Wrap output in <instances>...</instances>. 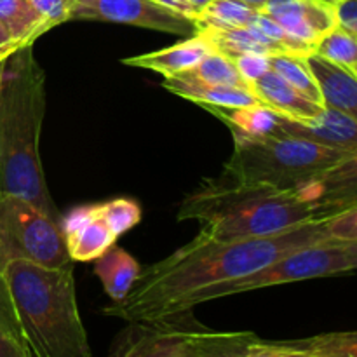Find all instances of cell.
<instances>
[{
	"label": "cell",
	"mask_w": 357,
	"mask_h": 357,
	"mask_svg": "<svg viewBox=\"0 0 357 357\" xmlns=\"http://www.w3.org/2000/svg\"><path fill=\"white\" fill-rule=\"evenodd\" d=\"M326 230L335 243L357 241V206L326 218Z\"/></svg>",
	"instance_id": "obj_29"
},
{
	"label": "cell",
	"mask_w": 357,
	"mask_h": 357,
	"mask_svg": "<svg viewBox=\"0 0 357 357\" xmlns=\"http://www.w3.org/2000/svg\"><path fill=\"white\" fill-rule=\"evenodd\" d=\"M314 54L352 72L357 66V35L337 24L317 40Z\"/></svg>",
	"instance_id": "obj_26"
},
{
	"label": "cell",
	"mask_w": 357,
	"mask_h": 357,
	"mask_svg": "<svg viewBox=\"0 0 357 357\" xmlns=\"http://www.w3.org/2000/svg\"><path fill=\"white\" fill-rule=\"evenodd\" d=\"M199 31L206 35L211 42L216 52L236 59L237 56L250 54H278L279 47L255 24L243 28H199Z\"/></svg>",
	"instance_id": "obj_20"
},
{
	"label": "cell",
	"mask_w": 357,
	"mask_h": 357,
	"mask_svg": "<svg viewBox=\"0 0 357 357\" xmlns=\"http://www.w3.org/2000/svg\"><path fill=\"white\" fill-rule=\"evenodd\" d=\"M188 2H190L192 6H194L195 9H197L199 14H201L202 9H206V7L209 6V2H211V0H188Z\"/></svg>",
	"instance_id": "obj_39"
},
{
	"label": "cell",
	"mask_w": 357,
	"mask_h": 357,
	"mask_svg": "<svg viewBox=\"0 0 357 357\" xmlns=\"http://www.w3.org/2000/svg\"><path fill=\"white\" fill-rule=\"evenodd\" d=\"M211 51H215V49H213L209 38L197 30L180 44L160 49V51L146 52V54L131 56V58L122 59V65L152 70L162 77H173L197 65Z\"/></svg>",
	"instance_id": "obj_15"
},
{
	"label": "cell",
	"mask_w": 357,
	"mask_h": 357,
	"mask_svg": "<svg viewBox=\"0 0 357 357\" xmlns=\"http://www.w3.org/2000/svg\"><path fill=\"white\" fill-rule=\"evenodd\" d=\"M33 357H91L77 305L72 264L58 268L14 260L3 268Z\"/></svg>",
	"instance_id": "obj_4"
},
{
	"label": "cell",
	"mask_w": 357,
	"mask_h": 357,
	"mask_svg": "<svg viewBox=\"0 0 357 357\" xmlns=\"http://www.w3.org/2000/svg\"><path fill=\"white\" fill-rule=\"evenodd\" d=\"M352 72H354V73H356V75H357V66H356V68H354V70H352Z\"/></svg>",
	"instance_id": "obj_41"
},
{
	"label": "cell",
	"mask_w": 357,
	"mask_h": 357,
	"mask_svg": "<svg viewBox=\"0 0 357 357\" xmlns=\"http://www.w3.org/2000/svg\"><path fill=\"white\" fill-rule=\"evenodd\" d=\"M345 253H347L349 264H351L352 271H357V241H352V243H344Z\"/></svg>",
	"instance_id": "obj_36"
},
{
	"label": "cell",
	"mask_w": 357,
	"mask_h": 357,
	"mask_svg": "<svg viewBox=\"0 0 357 357\" xmlns=\"http://www.w3.org/2000/svg\"><path fill=\"white\" fill-rule=\"evenodd\" d=\"M176 77L195 79L208 84H220V86H236L251 89L250 84H248L246 80H244V77L241 75L239 68H237V65L234 63V59H230L229 56L216 51H211L209 54H206L197 65L185 70V72L178 73Z\"/></svg>",
	"instance_id": "obj_24"
},
{
	"label": "cell",
	"mask_w": 357,
	"mask_h": 357,
	"mask_svg": "<svg viewBox=\"0 0 357 357\" xmlns=\"http://www.w3.org/2000/svg\"><path fill=\"white\" fill-rule=\"evenodd\" d=\"M232 138L234 152L223 167L225 180L281 190H302L351 153L288 135Z\"/></svg>",
	"instance_id": "obj_5"
},
{
	"label": "cell",
	"mask_w": 357,
	"mask_h": 357,
	"mask_svg": "<svg viewBox=\"0 0 357 357\" xmlns=\"http://www.w3.org/2000/svg\"><path fill=\"white\" fill-rule=\"evenodd\" d=\"M260 10L237 2V0H211L206 9L195 17L199 28H243L253 24Z\"/></svg>",
	"instance_id": "obj_25"
},
{
	"label": "cell",
	"mask_w": 357,
	"mask_h": 357,
	"mask_svg": "<svg viewBox=\"0 0 357 357\" xmlns=\"http://www.w3.org/2000/svg\"><path fill=\"white\" fill-rule=\"evenodd\" d=\"M45 114V75L33 44L7 58L0 86V192L14 194L59 222L38 152Z\"/></svg>",
	"instance_id": "obj_2"
},
{
	"label": "cell",
	"mask_w": 357,
	"mask_h": 357,
	"mask_svg": "<svg viewBox=\"0 0 357 357\" xmlns=\"http://www.w3.org/2000/svg\"><path fill=\"white\" fill-rule=\"evenodd\" d=\"M100 211L112 230L117 234V237L129 232L142 220V209L138 202L131 199H114V201L103 202L100 204Z\"/></svg>",
	"instance_id": "obj_27"
},
{
	"label": "cell",
	"mask_w": 357,
	"mask_h": 357,
	"mask_svg": "<svg viewBox=\"0 0 357 357\" xmlns=\"http://www.w3.org/2000/svg\"><path fill=\"white\" fill-rule=\"evenodd\" d=\"M237 2L244 3V6H250L257 10H264L265 6L268 3V0H237Z\"/></svg>",
	"instance_id": "obj_38"
},
{
	"label": "cell",
	"mask_w": 357,
	"mask_h": 357,
	"mask_svg": "<svg viewBox=\"0 0 357 357\" xmlns=\"http://www.w3.org/2000/svg\"><path fill=\"white\" fill-rule=\"evenodd\" d=\"M38 14L45 20L49 28L68 21V10L72 0H30Z\"/></svg>",
	"instance_id": "obj_30"
},
{
	"label": "cell",
	"mask_w": 357,
	"mask_h": 357,
	"mask_svg": "<svg viewBox=\"0 0 357 357\" xmlns=\"http://www.w3.org/2000/svg\"><path fill=\"white\" fill-rule=\"evenodd\" d=\"M268 65L274 72H278L288 84H291L300 94L307 96L316 103H323L319 84L307 63V56L289 54V52H278L268 54Z\"/></svg>",
	"instance_id": "obj_23"
},
{
	"label": "cell",
	"mask_w": 357,
	"mask_h": 357,
	"mask_svg": "<svg viewBox=\"0 0 357 357\" xmlns=\"http://www.w3.org/2000/svg\"><path fill=\"white\" fill-rule=\"evenodd\" d=\"M335 2H337V3H338V2H342V0H335Z\"/></svg>",
	"instance_id": "obj_42"
},
{
	"label": "cell",
	"mask_w": 357,
	"mask_h": 357,
	"mask_svg": "<svg viewBox=\"0 0 357 357\" xmlns=\"http://www.w3.org/2000/svg\"><path fill=\"white\" fill-rule=\"evenodd\" d=\"M347 272L354 271L349 264L344 243H324L316 244V246H307L284 255L279 260L272 261V264L265 265V267L258 268L251 274L243 275V278L229 279V281L206 286V288L188 293L171 307L167 316L183 312V310H194V307L199 303L211 302V300L223 298V296L239 295V293L271 288V286L288 284V282L307 281V279L340 275L347 274Z\"/></svg>",
	"instance_id": "obj_7"
},
{
	"label": "cell",
	"mask_w": 357,
	"mask_h": 357,
	"mask_svg": "<svg viewBox=\"0 0 357 357\" xmlns=\"http://www.w3.org/2000/svg\"><path fill=\"white\" fill-rule=\"evenodd\" d=\"M0 21L10 31L13 40L20 44H33L42 33L51 30L30 0H0Z\"/></svg>",
	"instance_id": "obj_22"
},
{
	"label": "cell",
	"mask_w": 357,
	"mask_h": 357,
	"mask_svg": "<svg viewBox=\"0 0 357 357\" xmlns=\"http://www.w3.org/2000/svg\"><path fill=\"white\" fill-rule=\"evenodd\" d=\"M190 310L152 321H135L114 342L112 356L250 357L253 345L260 340L248 331L208 330L188 316Z\"/></svg>",
	"instance_id": "obj_6"
},
{
	"label": "cell",
	"mask_w": 357,
	"mask_h": 357,
	"mask_svg": "<svg viewBox=\"0 0 357 357\" xmlns=\"http://www.w3.org/2000/svg\"><path fill=\"white\" fill-rule=\"evenodd\" d=\"M321 2H326V3H331V6H337V2H335V0H321Z\"/></svg>",
	"instance_id": "obj_40"
},
{
	"label": "cell",
	"mask_w": 357,
	"mask_h": 357,
	"mask_svg": "<svg viewBox=\"0 0 357 357\" xmlns=\"http://www.w3.org/2000/svg\"><path fill=\"white\" fill-rule=\"evenodd\" d=\"M155 2L162 3V6L169 7V9L176 10V13H180V14H183V16L192 17V20H195V17L199 16L197 9H195V7L192 6L188 0H155Z\"/></svg>",
	"instance_id": "obj_34"
},
{
	"label": "cell",
	"mask_w": 357,
	"mask_h": 357,
	"mask_svg": "<svg viewBox=\"0 0 357 357\" xmlns=\"http://www.w3.org/2000/svg\"><path fill=\"white\" fill-rule=\"evenodd\" d=\"M178 220H194L199 234L211 239L237 241L274 236L316 218L298 190L227 180L208 181L192 192L181 202Z\"/></svg>",
	"instance_id": "obj_3"
},
{
	"label": "cell",
	"mask_w": 357,
	"mask_h": 357,
	"mask_svg": "<svg viewBox=\"0 0 357 357\" xmlns=\"http://www.w3.org/2000/svg\"><path fill=\"white\" fill-rule=\"evenodd\" d=\"M14 260L49 268L72 264L59 222L26 199L0 192V268Z\"/></svg>",
	"instance_id": "obj_8"
},
{
	"label": "cell",
	"mask_w": 357,
	"mask_h": 357,
	"mask_svg": "<svg viewBox=\"0 0 357 357\" xmlns=\"http://www.w3.org/2000/svg\"><path fill=\"white\" fill-rule=\"evenodd\" d=\"M250 357H357V330L289 342L258 340Z\"/></svg>",
	"instance_id": "obj_14"
},
{
	"label": "cell",
	"mask_w": 357,
	"mask_h": 357,
	"mask_svg": "<svg viewBox=\"0 0 357 357\" xmlns=\"http://www.w3.org/2000/svg\"><path fill=\"white\" fill-rule=\"evenodd\" d=\"M298 192L312 204L316 220L357 206V149Z\"/></svg>",
	"instance_id": "obj_10"
},
{
	"label": "cell",
	"mask_w": 357,
	"mask_h": 357,
	"mask_svg": "<svg viewBox=\"0 0 357 357\" xmlns=\"http://www.w3.org/2000/svg\"><path fill=\"white\" fill-rule=\"evenodd\" d=\"M94 272L100 278L105 293L112 302L117 303L129 295L142 268L128 251L112 246L107 253L94 260Z\"/></svg>",
	"instance_id": "obj_19"
},
{
	"label": "cell",
	"mask_w": 357,
	"mask_h": 357,
	"mask_svg": "<svg viewBox=\"0 0 357 357\" xmlns=\"http://www.w3.org/2000/svg\"><path fill=\"white\" fill-rule=\"evenodd\" d=\"M338 24L357 35V0H342L337 3Z\"/></svg>",
	"instance_id": "obj_32"
},
{
	"label": "cell",
	"mask_w": 357,
	"mask_h": 357,
	"mask_svg": "<svg viewBox=\"0 0 357 357\" xmlns=\"http://www.w3.org/2000/svg\"><path fill=\"white\" fill-rule=\"evenodd\" d=\"M310 70L319 84L324 107L344 112L357 121V75L351 70L333 65L317 54L307 56Z\"/></svg>",
	"instance_id": "obj_16"
},
{
	"label": "cell",
	"mask_w": 357,
	"mask_h": 357,
	"mask_svg": "<svg viewBox=\"0 0 357 357\" xmlns=\"http://www.w3.org/2000/svg\"><path fill=\"white\" fill-rule=\"evenodd\" d=\"M0 330L10 335L21 347L26 349L30 357H33L30 351V345L26 342V337H24L23 328H21L20 317H17L16 307H14L13 293H10L9 282H7L2 268H0Z\"/></svg>",
	"instance_id": "obj_28"
},
{
	"label": "cell",
	"mask_w": 357,
	"mask_h": 357,
	"mask_svg": "<svg viewBox=\"0 0 357 357\" xmlns=\"http://www.w3.org/2000/svg\"><path fill=\"white\" fill-rule=\"evenodd\" d=\"M324 243H335L326 230V218L253 239L216 241L199 234L192 243L139 272L129 295L105 312L129 323L166 317L178 300L195 289L243 278L284 255Z\"/></svg>",
	"instance_id": "obj_1"
},
{
	"label": "cell",
	"mask_w": 357,
	"mask_h": 357,
	"mask_svg": "<svg viewBox=\"0 0 357 357\" xmlns=\"http://www.w3.org/2000/svg\"><path fill=\"white\" fill-rule=\"evenodd\" d=\"M59 227L70 260L73 261L96 260L115 246V241L119 239L101 215L100 204L75 208L61 220Z\"/></svg>",
	"instance_id": "obj_12"
},
{
	"label": "cell",
	"mask_w": 357,
	"mask_h": 357,
	"mask_svg": "<svg viewBox=\"0 0 357 357\" xmlns=\"http://www.w3.org/2000/svg\"><path fill=\"white\" fill-rule=\"evenodd\" d=\"M215 117H218L223 124H227L232 131V136H265L275 135V128L281 114L264 107H215V105H202Z\"/></svg>",
	"instance_id": "obj_21"
},
{
	"label": "cell",
	"mask_w": 357,
	"mask_h": 357,
	"mask_svg": "<svg viewBox=\"0 0 357 357\" xmlns=\"http://www.w3.org/2000/svg\"><path fill=\"white\" fill-rule=\"evenodd\" d=\"M0 357H30V354L10 335L0 330Z\"/></svg>",
	"instance_id": "obj_33"
},
{
	"label": "cell",
	"mask_w": 357,
	"mask_h": 357,
	"mask_svg": "<svg viewBox=\"0 0 357 357\" xmlns=\"http://www.w3.org/2000/svg\"><path fill=\"white\" fill-rule=\"evenodd\" d=\"M162 86L173 94L194 101L195 105H215V107H253L261 105L255 93L246 87L220 86V84L201 82L183 77H164Z\"/></svg>",
	"instance_id": "obj_18"
},
{
	"label": "cell",
	"mask_w": 357,
	"mask_h": 357,
	"mask_svg": "<svg viewBox=\"0 0 357 357\" xmlns=\"http://www.w3.org/2000/svg\"><path fill=\"white\" fill-rule=\"evenodd\" d=\"M261 13L312 52L317 40L338 24L337 6L321 0H268Z\"/></svg>",
	"instance_id": "obj_11"
},
{
	"label": "cell",
	"mask_w": 357,
	"mask_h": 357,
	"mask_svg": "<svg viewBox=\"0 0 357 357\" xmlns=\"http://www.w3.org/2000/svg\"><path fill=\"white\" fill-rule=\"evenodd\" d=\"M68 21H105L190 37L197 31L192 17L155 0H72Z\"/></svg>",
	"instance_id": "obj_9"
},
{
	"label": "cell",
	"mask_w": 357,
	"mask_h": 357,
	"mask_svg": "<svg viewBox=\"0 0 357 357\" xmlns=\"http://www.w3.org/2000/svg\"><path fill=\"white\" fill-rule=\"evenodd\" d=\"M13 45H26V44H20V42L13 40V37H10V31L7 30L6 24L0 21V51L6 47H13Z\"/></svg>",
	"instance_id": "obj_35"
},
{
	"label": "cell",
	"mask_w": 357,
	"mask_h": 357,
	"mask_svg": "<svg viewBox=\"0 0 357 357\" xmlns=\"http://www.w3.org/2000/svg\"><path fill=\"white\" fill-rule=\"evenodd\" d=\"M234 63L237 65V68H239L244 80L250 84V87L258 77H261L268 68H271V65H268V54H257V52L237 56V58L234 59Z\"/></svg>",
	"instance_id": "obj_31"
},
{
	"label": "cell",
	"mask_w": 357,
	"mask_h": 357,
	"mask_svg": "<svg viewBox=\"0 0 357 357\" xmlns=\"http://www.w3.org/2000/svg\"><path fill=\"white\" fill-rule=\"evenodd\" d=\"M251 91L264 107L293 119L314 117L324 108L307 96L300 94L291 84L286 82L278 72L268 68L261 77L251 84Z\"/></svg>",
	"instance_id": "obj_17"
},
{
	"label": "cell",
	"mask_w": 357,
	"mask_h": 357,
	"mask_svg": "<svg viewBox=\"0 0 357 357\" xmlns=\"http://www.w3.org/2000/svg\"><path fill=\"white\" fill-rule=\"evenodd\" d=\"M21 45H13V47H6L0 51V86H2V75H3V66H6V61L7 58H9L10 54H13L16 49H20Z\"/></svg>",
	"instance_id": "obj_37"
},
{
	"label": "cell",
	"mask_w": 357,
	"mask_h": 357,
	"mask_svg": "<svg viewBox=\"0 0 357 357\" xmlns=\"http://www.w3.org/2000/svg\"><path fill=\"white\" fill-rule=\"evenodd\" d=\"M275 135L295 136L347 152L357 149V121L331 107H324L314 117L293 119L281 115Z\"/></svg>",
	"instance_id": "obj_13"
}]
</instances>
